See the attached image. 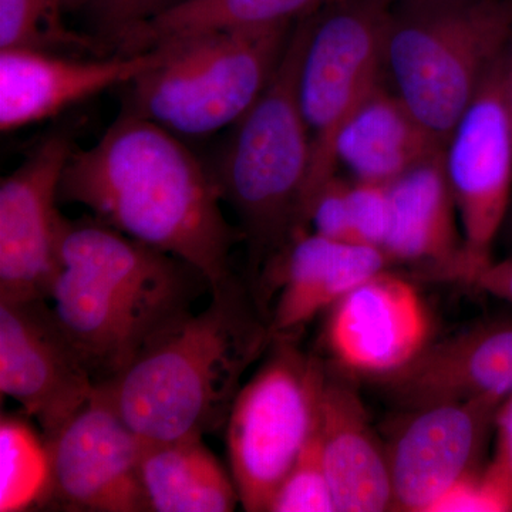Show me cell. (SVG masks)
<instances>
[{"instance_id": "obj_24", "label": "cell", "mask_w": 512, "mask_h": 512, "mask_svg": "<svg viewBox=\"0 0 512 512\" xmlns=\"http://www.w3.org/2000/svg\"><path fill=\"white\" fill-rule=\"evenodd\" d=\"M0 47H33L52 52L74 49L77 53L106 55L96 37L67 28L57 0H0Z\"/></svg>"}, {"instance_id": "obj_27", "label": "cell", "mask_w": 512, "mask_h": 512, "mask_svg": "<svg viewBox=\"0 0 512 512\" xmlns=\"http://www.w3.org/2000/svg\"><path fill=\"white\" fill-rule=\"evenodd\" d=\"M349 204L359 244L382 249L392 228V198L389 185L349 183Z\"/></svg>"}, {"instance_id": "obj_19", "label": "cell", "mask_w": 512, "mask_h": 512, "mask_svg": "<svg viewBox=\"0 0 512 512\" xmlns=\"http://www.w3.org/2000/svg\"><path fill=\"white\" fill-rule=\"evenodd\" d=\"M318 427L336 511L392 510L389 458L373 437L365 410L355 394L326 380Z\"/></svg>"}, {"instance_id": "obj_7", "label": "cell", "mask_w": 512, "mask_h": 512, "mask_svg": "<svg viewBox=\"0 0 512 512\" xmlns=\"http://www.w3.org/2000/svg\"><path fill=\"white\" fill-rule=\"evenodd\" d=\"M396 0H328L309 15L298 76V100L311 134V167L303 194L302 232L313 198L338 171L340 128L382 82L387 29Z\"/></svg>"}, {"instance_id": "obj_13", "label": "cell", "mask_w": 512, "mask_h": 512, "mask_svg": "<svg viewBox=\"0 0 512 512\" xmlns=\"http://www.w3.org/2000/svg\"><path fill=\"white\" fill-rule=\"evenodd\" d=\"M504 400L481 397L417 410L387 456L392 510L430 512L441 495L474 471L485 431Z\"/></svg>"}, {"instance_id": "obj_25", "label": "cell", "mask_w": 512, "mask_h": 512, "mask_svg": "<svg viewBox=\"0 0 512 512\" xmlns=\"http://www.w3.org/2000/svg\"><path fill=\"white\" fill-rule=\"evenodd\" d=\"M319 424V421H318ZM269 512H335L322 446L319 427L303 447L291 470L288 471L269 505Z\"/></svg>"}, {"instance_id": "obj_26", "label": "cell", "mask_w": 512, "mask_h": 512, "mask_svg": "<svg viewBox=\"0 0 512 512\" xmlns=\"http://www.w3.org/2000/svg\"><path fill=\"white\" fill-rule=\"evenodd\" d=\"M185 2L187 0H99L87 12L96 30L94 37L107 49L123 33L160 18Z\"/></svg>"}, {"instance_id": "obj_34", "label": "cell", "mask_w": 512, "mask_h": 512, "mask_svg": "<svg viewBox=\"0 0 512 512\" xmlns=\"http://www.w3.org/2000/svg\"><path fill=\"white\" fill-rule=\"evenodd\" d=\"M396 2L412 3V2H424V0H396Z\"/></svg>"}, {"instance_id": "obj_10", "label": "cell", "mask_w": 512, "mask_h": 512, "mask_svg": "<svg viewBox=\"0 0 512 512\" xmlns=\"http://www.w3.org/2000/svg\"><path fill=\"white\" fill-rule=\"evenodd\" d=\"M46 441L52 458L49 504L69 511L150 512L140 476L147 443L99 386Z\"/></svg>"}, {"instance_id": "obj_9", "label": "cell", "mask_w": 512, "mask_h": 512, "mask_svg": "<svg viewBox=\"0 0 512 512\" xmlns=\"http://www.w3.org/2000/svg\"><path fill=\"white\" fill-rule=\"evenodd\" d=\"M507 52V50H505ZM504 56L448 137L444 170L463 228L468 281L491 264L512 194V120L504 84Z\"/></svg>"}, {"instance_id": "obj_21", "label": "cell", "mask_w": 512, "mask_h": 512, "mask_svg": "<svg viewBox=\"0 0 512 512\" xmlns=\"http://www.w3.org/2000/svg\"><path fill=\"white\" fill-rule=\"evenodd\" d=\"M140 476L150 512H231L241 504L231 471L202 437L147 443Z\"/></svg>"}, {"instance_id": "obj_30", "label": "cell", "mask_w": 512, "mask_h": 512, "mask_svg": "<svg viewBox=\"0 0 512 512\" xmlns=\"http://www.w3.org/2000/svg\"><path fill=\"white\" fill-rule=\"evenodd\" d=\"M495 423L498 433L497 456L487 468L512 500V394L498 409Z\"/></svg>"}, {"instance_id": "obj_6", "label": "cell", "mask_w": 512, "mask_h": 512, "mask_svg": "<svg viewBox=\"0 0 512 512\" xmlns=\"http://www.w3.org/2000/svg\"><path fill=\"white\" fill-rule=\"evenodd\" d=\"M293 26L204 33L157 46L160 60L127 84L123 111L181 138L231 128L268 87Z\"/></svg>"}, {"instance_id": "obj_35", "label": "cell", "mask_w": 512, "mask_h": 512, "mask_svg": "<svg viewBox=\"0 0 512 512\" xmlns=\"http://www.w3.org/2000/svg\"><path fill=\"white\" fill-rule=\"evenodd\" d=\"M511 231H512V224H511Z\"/></svg>"}, {"instance_id": "obj_17", "label": "cell", "mask_w": 512, "mask_h": 512, "mask_svg": "<svg viewBox=\"0 0 512 512\" xmlns=\"http://www.w3.org/2000/svg\"><path fill=\"white\" fill-rule=\"evenodd\" d=\"M387 262L389 258L379 248L333 241L315 232L299 234L259 285L258 296L261 286L279 289L268 323L271 338H289L357 285L384 271Z\"/></svg>"}, {"instance_id": "obj_3", "label": "cell", "mask_w": 512, "mask_h": 512, "mask_svg": "<svg viewBox=\"0 0 512 512\" xmlns=\"http://www.w3.org/2000/svg\"><path fill=\"white\" fill-rule=\"evenodd\" d=\"M207 281L180 259L96 218H64L49 301L96 383L119 375Z\"/></svg>"}, {"instance_id": "obj_32", "label": "cell", "mask_w": 512, "mask_h": 512, "mask_svg": "<svg viewBox=\"0 0 512 512\" xmlns=\"http://www.w3.org/2000/svg\"><path fill=\"white\" fill-rule=\"evenodd\" d=\"M504 84L505 96H507L508 109H510L512 120V37L504 56Z\"/></svg>"}, {"instance_id": "obj_29", "label": "cell", "mask_w": 512, "mask_h": 512, "mask_svg": "<svg viewBox=\"0 0 512 512\" xmlns=\"http://www.w3.org/2000/svg\"><path fill=\"white\" fill-rule=\"evenodd\" d=\"M512 511V501L504 488L491 476L471 471L458 480L430 508V512H505Z\"/></svg>"}, {"instance_id": "obj_28", "label": "cell", "mask_w": 512, "mask_h": 512, "mask_svg": "<svg viewBox=\"0 0 512 512\" xmlns=\"http://www.w3.org/2000/svg\"><path fill=\"white\" fill-rule=\"evenodd\" d=\"M306 228L333 241L359 244L350 214L348 181L336 174L320 188L306 215Z\"/></svg>"}, {"instance_id": "obj_5", "label": "cell", "mask_w": 512, "mask_h": 512, "mask_svg": "<svg viewBox=\"0 0 512 512\" xmlns=\"http://www.w3.org/2000/svg\"><path fill=\"white\" fill-rule=\"evenodd\" d=\"M511 37L512 0L396 2L384 74L421 126L446 147Z\"/></svg>"}, {"instance_id": "obj_20", "label": "cell", "mask_w": 512, "mask_h": 512, "mask_svg": "<svg viewBox=\"0 0 512 512\" xmlns=\"http://www.w3.org/2000/svg\"><path fill=\"white\" fill-rule=\"evenodd\" d=\"M443 150L382 80L340 128L335 160L355 181L389 185Z\"/></svg>"}, {"instance_id": "obj_4", "label": "cell", "mask_w": 512, "mask_h": 512, "mask_svg": "<svg viewBox=\"0 0 512 512\" xmlns=\"http://www.w3.org/2000/svg\"><path fill=\"white\" fill-rule=\"evenodd\" d=\"M309 16L293 26L285 55L264 93L231 127L212 167L222 195L238 220L248 248V285H259L293 238L303 234L301 211L311 134L298 100L299 66Z\"/></svg>"}, {"instance_id": "obj_23", "label": "cell", "mask_w": 512, "mask_h": 512, "mask_svg": "<svg viewBox=\"0 0 512 512\" xmlns=\"http://www.w3.org/2000/svg\"><path fill=\"white\" fill-rule=\"evenodd\" d=\"M52 458L43 434L28 421L0 420V511L22 512L49 505Z\"/></svg>"}, {"instance_id": "obj_16", "label": "cell", "mask_w": 512, "mask_h": 512, "mask_svg": "<svg viewBox=\"0 0 512 512\" xmlns=\"http://www.w3.org/2000/svg\"><path fill=\"white\" fill-rule=\"evenodd\" d=\"M377 382L397 403L419 410L433 404L512 394V320L490 323L444 340Z\"/></svg>"}, {"instance_id": "obj_2", "label": "cell", "mask_w": 512, "mask_h": 512, "mask_svg": "<svg viewBox=\"0 0 512 512\" xmlns=\"http://www.w3.org/2000/svg\"><path fill=\"white\" fill-rule=\"evenodd\" d=\"M175 319L119 375L97 386L146 443L224 429L242 376L271 342L258 301L237 278Z\"/></svg>"}, {"instance_id": "obj_22", "label": "cell", "mask_w": 512, "mask_h": 512, "mask_svg": "<svg viewBox=\"0 0 512 512\" xmlns=\"http://www.w3.org/2000/svg\"><path fill=\"white\" fill-rule=\"evenodd\" d=\"M328 0H187L160 18L110 43L114 53L136 55L184 37L215 32L284 28L312 15Z\"/></svg>"}, {"instance_id": "obj_18", "label": "cell", "mask_w": 512, "mask_h": 512, "mask_svg": "<svg viewBox=\"0 0 512 512\" xmlns=\"http://www.w3.org/2000/svg\"><path fill=\"white\" fill-rule=\"evenodd\" d=\"M443 151L389 184L392 228L383 252L389 261L426 266L443 278L460 279L464 239L457 228V205Z\"/></svg>"}, {"instance_id": "obj_12", "label": "cell", "mask_w": 512, "mask_h": 512, "mask_svg": "<svg viewBox=\"0 0 512 512\" xmlns=\"http://www.w3.org/2000/svg\"><path fill=\"white\" fill-rule=\"evenodd\" d=\"M73 144L53 134L0 183V301L49 298L64 217L60 181Z\"/></svg>"}, {"instance_id": "obj_31", "label": "cell", "mask_w": 512, "mask_h": 512, "mask_svg": "<svg viewBox=\"0 0 512 512\" xmlns=\"http://www.w3.org/2000/svg\"><path fill=\"white\" fill-rule=\"evenodd\" d=\"M467 284L512 303V258L484 266L468 279Z\"/></svg>"}, {"instance_id": "obj_8", "label": "cell", "mask_w": 512, "mask_h": 512, "mask_svg": "<svg viewBox=\"0 0 512 512\" xmlns=\"http://www.w3.org/2000/svg\"><path fill=\"white\" fill-rule=\"evenodd\" d=\"M274 340V353L242 384L224 427L229 471L248 512H268L318 426L328 380L322 366L289 338Z\"/></svg>"}, {"instance_id": "obj_1", "label": "cell", "mask_w": 512, "mask_h": 512, "mask_svg": "<svg viewBox=\"0 0 512 512\" xmlns=\"http://www.w3.org/2000/svg\"><path fill=\"white\" fill-rule=\"evenodd\" d=\"M184 138L123 111L94 146L74 151L59 201L82 205L96 220L174 256L211 289L232 278V249L242 241L222 211L210 165Z\"/></svg>"}, {"instance_id": "obj_11", "label": "cell", "mask_w": 512, "mask_h": 512, "mask_svg": "<svg viewBox=\"0 0 512 512\" xmlns=\"http://www.w3.org/2000/svg\"><path fill=\"white\" fill-rule=\"evenodd\" d=\"M96 389L49 301H0V392L37 421L46 439Z\"/></svg>"}, {"instance_id": "obj_14", "label": "cell", "mask_w": 512, "mask_h": 512, "mask_svg": "<svg viewBox=\"0 0 512 512\" xmlns=\"http://www.w3.org/2000/svg\"><path fill=\"white\" fill-rule=\"evenodd\" d=\"M430 318L406 279L373 275L333 305L326 340L338 363L380 377L412 363L427 348Z\"/></svg>"}, {"instance_id": "obj_33", "label": "cell", "mask_w": 512, "mask_h": 512, "mask_svg": "<svg viewBox=\"0 0 512 512\" xmlns=\"http://www.w3.org/2000/svg\"><path fill=\"white\" fill-rule=\"evenodd\" d=\"M57 2H59L64 15H67V13L80 12V10L92 8L94 3L99 2V0H57Z\"/></svg>"}, {"instance_id": "obj_15", "label": "cell", "mask_w": 512, "mask_h": 512, "mask_svg": "<svg viewBox=\"0 0 512 512\" xmlns=\"http://www.w3.org/2000/svg\"><path fill=\"white\" fill-rule=\"evenodd\" d=\"M160 57V47L97 59L33 47H0V130L12 133L53 119L104 90L133 82Z\"/></svg>"}]
</instances>
